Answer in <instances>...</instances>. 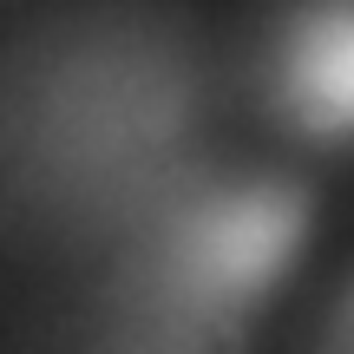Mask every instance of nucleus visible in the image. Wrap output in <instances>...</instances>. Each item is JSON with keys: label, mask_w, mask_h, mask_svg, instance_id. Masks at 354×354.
<instances>
[{"label": "nucleus", "mask_w": 354, "mask_h": 354, "mask_svg": "<svg viewBox=\"0 0 354 354\" xmlns=\"http://www.w3.org/2000/svg\"><path fill=\"white\" fill-rule=\"evenodd\" d=\"M322 354H354V282L335 295L328 308V328H322Z\"/></svg>", "instance_id": "3"}, {"label": "nucleus", "mask_w": 354, "mask_h": 354, "mask_svg": "<svg viewBox=\"0 0 354 354\" xmlns=\"http://www.w3.org/2000/svg\"><path fill=\"white\" fill-rule=\"evenodd\" d=\"M302 230L308 190L282 177H256V184H230L190 203L165 243V263L177 289L197 295V308H250L289 269Z\"/></svg>", "instance_id": "1"}, {"label": "nucleus", "mask_w": 354, "mask_h": 354, "mask_svg": "<svg viewBox=\"0 0 354 354\" xmlns=\"http://www.w3.org/2000/svg\"><path fill=\"white\" fill-rule=\"evenodd\" d=\"M276 105L308 138H354V0H302L276 39Z\"/></svg>", "instance_id": "2"}]
</instances>
